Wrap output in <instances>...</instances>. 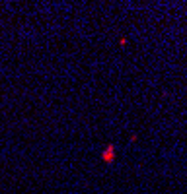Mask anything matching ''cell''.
Returning a JSON list of instances; mask_svg holds the SVG:
<instances>
[{
    "label": "cell",
    "mask_w": 187,
    "mask_h": 194,
    "mask_svg": "<svg viewBox=\"0 0 187 194\" xmlns=\"http://www.w3.org/2000/svg\"><path fill=\"white\" fill-rule=\"evenodd\" d=\"M115 159V146H107L105 152H103V161L105 163H111Z\"/></svg>",
    "instance_id": "cell-1"
}]
</instances>
